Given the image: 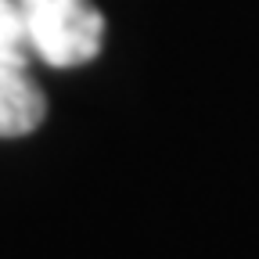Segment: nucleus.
Listing matches in <instances>:
<instances>
[{
	"instance_id": "nucleus-3",
	"label": "nucleus",
	"mask_w": 259,
	"mask_h": 259,
	"mask_svg": "<svg viewBox=\"0 0 259 259\" xmlns=\"http://www.w3.org/2000/svg\"><path fill=\"white\" fill-rule=\"evenodd\" d=\"M29 36L18 0H0V69L15 65V69H29Z\"/></svg>"
},
{
	"instance_id": "nucleus-2",
	"label": "nucleus",
	"mask_w": 259,
	"mask_h": 259,
	"mask_svg": "<svg viewBox=\"0 0 259 259\" xmlns=\"http://www.w3.org/2000/svg\"><path fill=\"white\" fill-rule=\"evenodd\" d=\"M47 115V97L29 69H0V137H25Z\"/></svg>"
},
{
	"instance_id": "nucleus-1",
	"label": "nucleus",
	"mask_w": 259,
	"mask_h": 259,
	"mask_svg": "<svg viewBox=\"0 0 259 259\" xmlns=\"http://www.w3.org/2000/svg\"><path fill=\"white\" fill-rule=\"evenodd\" d=\"M29 51L51 69H79L105 44V18L90 0H18Z\"/></svg>"
}]
</instances>
